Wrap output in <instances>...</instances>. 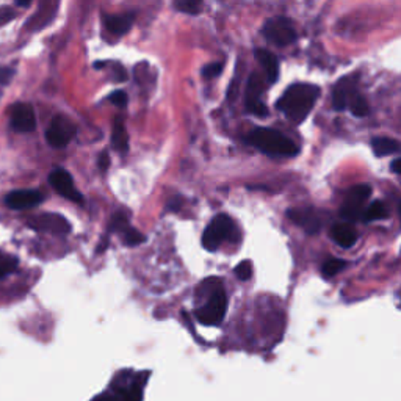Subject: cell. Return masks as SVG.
Returning a JSON list of instances; mask_svg holds the SVG:
<instances>
[{"label":"cell","instance_id":"1","mask_svg":"<svg viewBox=\"0 0 401 401\" xmlns=\"http://www.w3.org/2000/svg\"><path fill=\"white\" fill-rule=\"evenodd\" d=\"M320 96L318 86L311 84H296L289 88L279 99L278 108L285 113L293 123L300 124L307 118L312 107L315 106L317 99Z\"/></svg>","mask_w":401,"mask_h":401},{"label":"cell","instance_id":"2","mask_svg":"<svg viewBox=\"0 0 401 401\" xmlns=\"http://www.w3.org/2000/svg\"><path fill=\"white\" fill-rule=\"evenodd\" d=\"M248 141L257 149L273 157H293L298 154V146L282 135L281 132L273 129H256L252 130Z\"/></svg>","mask_w":401,"mask_h":401},{"label":"cell","instance_id":"3","mask_svg":"<svg viewBox=\"0 0 401 401\" xmlns=\"http://www.w3.org/2000/svg\"><path fill=\"white\" fill-rule=\"evenodd\" d=\"M235 234V224L228 215H219L208 224L204 235H202V245L208 251H215L219 245L226 240H232Z\"/></svg>","mask_w":401,"mask_h":401},{"label":"cell","instance_id":"4","mask_svg":"<svg viewBox=\"0 0 401 401\" xmlns=\"http://www.w3.org/2000/svg\"><path fill=\"white\" fill-rule=\"evenodd\" d=\"M372 195V186L370 185H356L350 190V193L345 199L340 215L345 221H358V219L364 218V204Z\"/></svg>","mask_w":401,"mask_h":401},{"label":"cell","instance_id":"5","mask_svg":"<svg viewBox=\"0 0 401 401\" xmlns=\"http://www.w3.org/2000/svg\"><path fill=\"white\" fill-rule=\"evenodd\" d=\"M228 311V296L223 290H217L212 295V298L208 300V303L201 307L199 311H196L197 321L207 326H217L223 321L224 315Z\"/></svg>","mask_w":401,"mask_h":401},{"label":"cell","instance_id":"6","mask_svg":"<svg viewBox=\"0 0 401 401\" xmlns=\"http://www.w3.org/2000/svg\"><path fill=\"white\" fill-rule=\"evenodd\" d=\"M263 35L267 36L268 41L279 47L289 46L296 40L295 27L292 21L287 18H273L267 21L265 27H263Z\"/></svg>","mask_w":401,"mask_h":401},{"label":"cell","instance_id":"7","mask_svg":"<svg viewBox=\"0 0 401 401\" xmlns=\"http://www.w3.org/2000/svg\"><path fill=\"white\" fill-rule=\"evenodd\" d=\"M75 125L73 121H69L66 117H62V114H58V117H55L52 119L51 125H49V129L46 132V138L47 143L51 145L52 147H64L68 146L73 138L75 136Z\"/></svg>","mask_w":401,"mask_h":401},{"label":"cell","instance_id":"8","mask_svg":"<svg viewBox=\"0 0 401 401\" xmlns=\"http://www.w3.org/2000/svg\"><path fill=\"white\" fill-rule=\"evenodd\" d=\"M263 93V79L260 74L254 73L248 80V85H246V108L248 112L256 114L259 118H265L268 114V108L263 106L260 101V96Z\"/></svg>","mask_w":401,"mask_h":401},{"label":"cell","instance_id":"9","mask_svg":"<svg viewBox=\"0 0 401 401\" xmlns=\"http://www.w3.org/2000/svg\"><path fill=\"white\" fill-rule=\"evenodd\" d=\"M11 127L21 134H29L36 127V117L29 104H16L10 112Z\"/></svg>","mask_w":401,"mask_h":401},{"label":"cell","instance_id":"10","mask_svg":"<svg viewBox=\"0 0 401 401\" xmlns=\"http://www.w3.org/2000/svg\"><path fill=\"white\" fill-rule=\"evenodd\" d=\"M49 182H51L53 189L57 190L63 197H66V199H69L73 202L84 201L80 191L75 189L74 180L73 178H71V174L66 173L64 169H53L51 175H49Z\"/></svg>","mask_w":401,"mask_h":401},{"label":"cell","instance_id":"11","mask_svg":"<svg viewBox=\"0 0 401 401\" xmlns=\"http://www.w3.org/2000/svg\"><path fill=\"white\" fill-rule=\"evenodd\" d=\"M30 228L41 230V232L66 235V234H69L71 224L66 221V218H63L62 215H55V213H44V215L35 217L32 219Z\"/></svg>","mask_w":401,"mask_h":401},{"label":"cell","instance_id":"12","mask_svg":"<svg viewBox=\"0 0 401 401\" xmlns=\"http://www.w3.org/2000/svg\"><path fill=\"white\" fill-rule=\"evenodd\" d=\"M356 86H358V77L356 75H347L343 77L342 80H339L332 93L334 108L339 110V112L347 110L350 101L354 97L356 93H358Z\"/></svg>","mask_w":401,"mask_h":401},{"label":"cell","instance_id":"13","mask_svg":"<svg viewBox=\"0 0 401 401\" xmlns=\"http://www.w3.org/2000/svg\"><path fill=\"white\" fill-rule=\"evenodd\" d=\"M42 201V195L36 190H18L11 191L7 196V206L14 210H25V208H32L40 204Z\"/></svg>","mask_w":401,"mask_h":401},{"label":"cell","instance_id":"14","mask_svg":"<svg viewBox=\"0 0 401 401\" xmlns=\"http://www.w3.org/2000/svg\"><path fill=\"white\" fill-rule=\"evenodd\" d=\"M331 237L339 246H342V248L347 250V248H351V246H354L356 240H358V234H356V230L353 229L351 224L337 223V224H334L331 229Z\"/></svg>","mask_w":401,"mask_h":401},{"label":"cell","instance_id":"15","mask_svg":"<svg viewBox=\"0 0 401 401\" xmlns=\"http://www.w3.org/2000/svg\"><path fill=\"white\" fill-rule=\"evenodd\" d=\"M256 58L260 63L263 71H265L268 82L274 84L279 77V62L276 55H273L270 51H265V49H257Z\"/></svg>","mask_w":401,"mask_h":401},{"label":"cell","instance_id":"16","mask_svg":"<svg viewBox=\"0 0 401 401\" xmlns=\"http://www.w3.org/2000/svg\"><path fill=\"white\" fill-rule=\"evenodd\" d=\"M287 215L293 223L307 230V234H317L321 228L320 219L309 210H290Z\"/></svg>","mask_w":401,"mask_h":401},{"label":"cell","instance_id":"17","mask_svg":"<svg viewBox=\"0 0 401 401\" xmlns=\"http://www.w3.org/2000/svg\"><path fill=\"white\" fill-rule=\"evenodd\" d=\"M106 29L114 36H123L134 25V14H119V16H107L104 19Z\"/></svg>","mask_w":401,"mask_h":401},{"label":"cell","instance_id":"18","mask_svg":"<svg viewBox=\"0 0 401 401\" xmlns=\"http://www.w3.org/2000/svg\"><path fill=\"white\" fill-rule=\"evenodd\" d=\"M112 145L117 151L125 152L129 149V135L125 130V125L123 119L117 118L113 123V132H112Z\"/></svg>","mask_w":401,"mask_h":401},{"label":"cell","instance_id":"19","mask_svg":"<svg viewBox=\"0 0 401 401\" xmlns=\"http://www.w3.org/2000/svg\"><path fill=\"white\" fill-rule=\"evenodd\" d=\"M372 149L375 152V156L378 157H386L391 156V154L398 152L401 149L400 143L397 140L392 138H375L372 141Z\"/></svg>","mask_w":401,"mask_h":401},{"label":"cell","instance_id":"20","mask_svg":"<svg viewBox=\"0 0 401 401\" xmlns=\"http://www.w3.org/2000/svg\"><path fill=\"white\" fill-rule=\"evenodd\" d=\"M387 217V207L382 201L372 202L370 207H367L364 212V221H378Z\"/></svg>","mask_w":401,"mask_h":401},{"label":"cell","instance_id":"21","mask_svg":"<svg viewBox=\"0 0 401 401\" xmlns=\"http://www.w3.org/2000/svg\"><path fill=\"white\" fill-rule=\"evenodd\" d=\"M174 7L186 14H199L204 2L202 0H174Z\"/></svg>","mask_w":401,"mask_h":401},{"label":"cell","instance_id":"22","mask_svg":"<svg viewBox=\"0 0 401 401\" xmlns=\"http://www.w3.org/2000/svg\"><path fill=\"white\" fill-rule=\"evenodd\" d=\"M348 108L351 110V112H353L354 117H359V118L367 117V114H369V112H370L369 104H367L365 99L362 97L359 93H356L354 97L351 99L350 104H348Z\"/></svg>","mask_w":401,"mask_h":401},{"label":"cell","instance_id":"23","mask_svg":"<svg viewBox=\"0 0 401 401\" xmlns=\"http://www.w3.org/2000/svg\"><path fill=\"white\" fill-rule=\"evenodd\" d=\"M345 267H347V262H345V260H340V259H329V260H326L325 263H323L321 273H323V276L332 278V276H336L337 273L342 271Z\"/></svg>","mask_w":401,"mask_h":401},{"label":"cell","instance_id":"24","mask_svg":"<svg viewBox=\"0 0 401 401\" xmlns=\"http://www.w3.org/2000/svg\"><path fill=\"white\" fill-rule=\"evenodd\" d=\"M123 239H124V243L127 246H136V245H140L141 241H145V237H143L138 230L132 229L130 226H127L123 230Z\"/></svg>","mask_w":401,"mask_h":401},{"label":"cell","instance_id":"25","mask_svg":"<svg viewBox=\"0 0 401 401\" xmlns=\"http://www.w3.org/2000/svg\"><path fill=\"white\" fill-rule=\"evenodd\" d=\"M18 268V260L13 257H0V279L8 276Z\"/></svg>","mask_w":401,"mask_h":401},{"label":"cell","instance_id":"26","mask_svg":"<svg viewBox=\"0 0 401 401\" xmlns=\"http://www.w3.org/2000/svg\"><path fill=\"white\" fill-rule=\"evenodd\" d=\"M235 274H237V278L240 279V281H248V279L252 276V263L250 260L239 263V265L235 267Z\"/></svg>","mask_w":401,"mask_h":401},{"label":"cell","instance_id":"27","mask_svg":"<svg viewBox=\"0 0 401 401\" xmlns=\"http://www.w3.org/2000/svg\"><path fill=\"white\" fill-rule=\"evenodd\" d=\"M221 71H223V63H212L202 69V74H204V77H207V79H213V77L221 74Z\"/></svg>","mask_w":401,"mask_h":401},{"label":"cell","instance_id":"28","mask_svg":"<svg viewBox=\"0 0 401 401\" xmlns=\"http://www.w3.org/2000/svg\"><path fill=\"white\" fill-rule=\"evenodd\" d=\"M110 101H112L113 106L117 107H125L127 106V95L124 91H114L110 95Z\"/></svg>","mask_w":401,"mask_h":401},{"label":"cell","instance_id":"29","mask_svg":"<svg viewBox=\"0 0 401 401\" xmlns=\"http://www.w3.org/2000/svg\"><path fill=\"white\" fill-rule=\"evenodd\" d=\"M13 75L14 71L11 68H0V85H8Z\"/></svg>","mask_w":401,"mask_h":401},{"label":"cell","instance_id":"30","mask_svg":"<svg viewBox=\"0 0 401 401\" xmlns=\"http://www.w3.org/2000/svg\"><path fill=\"white\" fill-rule=\"evenodd\" d=\"M97 165H99V168L102 169V171H107L108 167H110V157H108L107 152H102L101 156H99Z\"/></svg>","mask_w":401,"mask_h":401},{"label":"cell","instance_id":"31","mask_svg":"<svg viewBox=\"0 0 401 401\" xmlns=\"http://www.w3.org/2000/svg\"><path fill=\"white\" fill-rule=\"evenodd\" d=\"M14 18V13H13V10H10V8H3V10H0V25L2 24H5V22H8V21H11Z\"/></svg>","mask_w":401,"mask_h":401},{"label":"cell","instance_id":"32","mask_svg":"<svg viewBox=\"0 0 401 401\" xmlns=\"http://www.w3.org/2000/svg\"><path fill=\"white\" fill-rule=\"evenodd\" d=\"M392 171L401 175V158H397V160L392 162Z\"/></svg>","mask_w":401,"mask_h":401},{"label":"cell","instance_id":"33","mask_svg":"<svg viewBox=\"0 0 401 401\" xmlns=\"http://www.w3.org/2000/svg\"><path fill=\"white\" fill-rule=\"evenodd\" d=\"M18 2V5H21V7H29L32 0H16Z\"/></svg>","mask_w":401,"mask_h":401},{"label":"cell","instance_id":"34","mask_svg":"<svg viewBox=\"0 0 401 401\" xmlns=\"http://www.w3.org/2000/svg\"><path fill=\"white\" fill-rule=\"evenodd\" d=\"M400 217H401V204H400Z\"/></svg>","mask_w":401,"mask_h":401}]
</instances>
